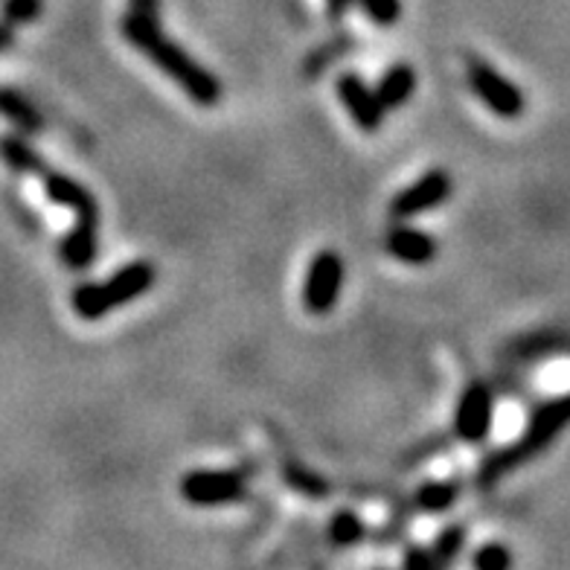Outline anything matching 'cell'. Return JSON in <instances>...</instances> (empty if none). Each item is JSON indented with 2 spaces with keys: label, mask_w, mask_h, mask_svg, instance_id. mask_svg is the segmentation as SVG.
Instances as JSON below:
<instances>
[{
  "label": "cell",
  "mask_w": 570,
  "mask_h": 570,
  "mask_svg": "<svg viewBox=\"0 0 570 570\" xmlns=\"http://www.w3.org/2000/svg\"><path fill=\"white\" fill-rule=\"evenodd\" d=\"M122 36L128 45L149 56L151 65L164 70L198 106L210 108L222 99V85L216 76L204 70L198 61H193V56L184 53L175 41L160 32L158 0H131L128 16L122 18Z\"/></svg>",
  "instance_id": "obj_1"
},
{
  "label": "cell",
  "mask_w": 570,
  "mask_h": 570,
  "mask_svg": "<svg viewBox=\"0 0 570 570\" xmlns=\"http://www.w3.org/2000/svg\"><path fill=\"white\" fill-rule=\"evenodd\" d=\"M570 425V393L564 396H556L544 405H539L527 422L524 434L518 436L515 443H510L507 449L495 451L492 458L483 460L481 472H478V487L489 489L495 487L501 478H507L510 472L521 469L524 463L535 460L548 445L556 443V436L562 434L564 428Z\"/></svg>",
  "instance_id": "obj_2"
},
{
  "label": "cell",
  "mask_w": 570,
  "mask_h": 570,
  "mask_svg": "<svg viewBox=\"0 0 570 570\" xmlns=\"http://www.w3.org/2000/svg\"><path fill=\"white\" fill-rule=\"evenodd\" d=\"M155 277H158L155 265L146 263V259H137V263H128L126 268L117 271L106 283L79 285L70 303H73L76 315L82 317V321H99L111 308L126 306V303L142 297L155 285Z\"/></svg>",
  "instance_id": "obj_3"
},
{
  "label": "cell",
  "mask_w": 570,
  "mask_h": 570,
  "mask_svg": "<svg viewBox=\"0 0 570 570\" xmlns=\"http://www.w3.org/2000/svg\"><path fill=\"white\" fill-rule=\"evenodd\" d=\"M469 88L501 120H518L527 111L524 90L518 88L515 82H510L503 73H498L487 61H469Z\"/></svg>",
  "instance_id": "obj_4"
},
{
  "label": "cell",
  "mask_w": 570,
  "mask_h": 570,
  "mask_svg": "<svg viewBox=\"0 0 570 570\" xmlns=\"http://www.w3.org/2000/svg\"><path fill=\"white\" fill-rule=\"evenodd\" d=\"M245 474L233 469H198L180 478V495L193 507H227L245 498Z\"/></svg>",
  "instance_id": "obj_5"
},
{
  "label": "cell",
  "mask_w": 570,
  "mask_h": 570,
  "mask_svg": "<svg viewBox=\"0 0 570 570\" xmlns=\"http://www.w3.org/2000/svg\"><path fill=\"white\" fill-rule=\"evenodd\" d=\"M341 288H344V259L335 250H321L306 271L303 306L312 315H326L338 303Z\"/></svg>",
  "instance_id": "obj_6"
},
{
  "label": "cell",
  "mask_w": 570,
  "mask_h": 570,
  "mask_svg": "<svg viewBox=\"0 0 570 570\" xmlns=\"http://www.w3.org/2000/svg\"><path fill=\"white\" fill-rule=\"evenodd\" d=\"M495 420V393L483 382L469 384L454 411V431L463 443H483Z\"/></svg>",
  "instance_id": "obj_7"
},
{
  "label": "cell",
  "mask_w": 570,
  "mask_h": 570,
  "mask_svg": "<svg viewBox=\"0 0 570 570\" xmlns=\"http://www.w3.org/2000/svg\"><path fill=\"white\" fill-rule=\"evenodd\" d=\"M451 196V175L445 169H431L422 175L420 180H413L411 187H405L391 202V216L405 222V218L420 216V213L434 210L445 198Z\"/></svg>",
  "instance_id": "obj_8"
},
{
  "label": "cell",
  "mask_w": 570,
  "mask_h": 570,
  "mask_svg": "<svg viewBox=\"0 0 570 570\" xmlns=\"http://www.w3.org/2000/svg\"><path fill=\"white\" fill-rule=\"evenodd\" d=\"M338 97L344 102V108L350 111L355 122H358L361 131H367V135H375L379 128H382V117L384 108L379 106V99H375V90H370L367 85L361 82L355 73H344L338 79Z\"/></svg>",
  "instance_id": "obj_9"
},
{
  "label": "cell",
  "mask_w": 570,
  "mask_h": 570,
  "mask_svg": "<svg viewBox=\"0 0 570 570\" xmlns=\"http://www.w3.org/2000/svg\"><path fill=\"white\" fill-rule=\"evenodd\" d=\"M38 178H41V184H45L47 202L59 204V207H68V210L76 213V218H99L97 198L90 196L79 180L56 173V169H50V166H47L45 173L38 175Z\"/></svg>",
  "instance_id": "obj_10"
},
{
  "label": "cell",
  "mask_w": 570,
  "mask_h": 570,
  "mask_svg": "<svg viewBox=\"0 0 570 570\" xmlns=\"http://www.w3.org/2000/svg\"><path fill=\"white\" fill-rule=\"evenodd\" d=\"M99 250V218H76V225L61 239L59 256L70 271H85L97 259Z\"/></svg>",
  "instance_id": "obj_11"
},
{
  "label": "cell",
  "mask_w": 570,
  "mask_h": 570,
  "mask_svg": "<svg viewBox=\"0 0 570 570\" xmlns=\"http://www.w3.org/2000/svg\"><path fill=\"white\" fill-rule=\"evenodd\" d=\"M384 248L393 259L407 265H425L431 263L436 256V242L431 233L416 230V227H405L396 225L391 233H387V239H384Z\"/></svg>",
  "instance_id": "obj_12"
},
{
  "label": "cell",
  "mask_w": 570,
  "mask_h": 570,
  "mask_svg": "<svg viewBox=\"0 0 570 570\" xmlns=\"http://www.w3.org/2000/svg\"><path fill=\"white\" fill-rule=\"evenodd\" d=\"M413 90H416V73H413L411 65H393L375 88V99L384 111H391V108L405 106L413 97Z\"/></svg>",
  "instance_id": "obj_13"
},
{
  "label": "cell",
  "mask_w": 570,
  "mask_h": 570,
  "mask_svg": "<svg viewBox=\"0 0 570 570\" xmlns=\"http://www.w3.org/2000/svg\"><path fill=\"white\" fill-rule=\"evenodd\" d=\"M0 117L12 122L21 135H38L45 128V117L38 114V108L12 88H0Z\"/></svg>",
  "instance_id": "obj_14"
},
{
  "label": "cell",
  "mask_w": 570,
  "mask_h": 570,
  "mask_svg": "<svg viewBox=\"0 0 570 570\" xmlns=\"http://www.w3.org/2000/svg\"><path fill=\"white\" fill-rule=\"evenodd\" d=\"M512 358L521 361H535L544 358V355H570V332H535V335H527L518 344H512L510 350Z\"/></svg>",
  "instance_id": "obj_15"
},
{
  "label": "cell",
  "mask_w": 570,
  "mask_h": 570,
  "mask_svg": "<svg viewBox=\"0 0 570 570\" xmlns=\"http://www.w3.org/2000/svg\"><path fill=\"white\" fill-rule=\"evenodd\" d=\"M0 160L9 166V169H16L21 175H41L47 169V164L41 160L36 149H32L27 137L21 135H3L0 137Z\"/></svg>",
  "instance_id": "obj_16"
},
{
  "label": "cell",
  "mask_w": 570,
  "mask_h": 570,
  "mask_svg": "<svg viewBox=\"0 0 570 570\" xmlns=\"http://www.w3.org/2000/svg\"><path fill=\"white\" fill-rule=\"evenodd\" d=\"M283 478L288 487L297 489V492H303V495L308 498H323L326 492H330V483L323 481L321 474L308 472L306 465H301L297 460H288V463H285Z\"/></svg>",
  "instance_id": "obj_17"
},
{
  "label": "cell",
  "mask_w": 570,
  "mask_h": 570,
  "mask_svg": "<svg viewBox=\"0 0 570 570\" xmlns=\"http://www.w3.org/2000/svg\"><path fill=\"white\" fill-rule=\"evenodd\" d=\"M458 495H460L458 483H445V481L425 483V487L416 492V507L425 512H445L449 507H454Z\"/></svg>",
  "instance_id": "obj_18"
},
{
  "label": "cell",
  "mask_w": 570,
  "mask_h": 570,
  "mask_svg": "<svg viewBox=\"0 0 570 570\" xmlns=\"http://www.w3.org/2000/svg\"><path fill=\"white\" fill-rule=\"evenodd\" d=\"M330 539L332 544H338V548H353L364 539V524H361V518L355 512H338V515L332 518L330 524Z\"/></svg>",
  "instance_id": "obj_19"
},
{
  "label": "cell",
  "mask_w": 570,
  "mask_h": 570,
  "mask_svg": "<svg viewBox=\"0 0 570 570\" xmlns=\"http://www.w3.org/2000/svg\"><path fill=\"white\" fill-rule=\"evenodd\" d=\"M41 12H45V0H0V21H7L9 27L38 21Z\"/></svg>",
  "instance_id": "obj_20"
},
{
  "label": "cell",
  "mask_w": 570,
  "mask_h": 570,
  "mask_svg": "<svg viewBox=\"0 0 570 570\" xmlns=\"http://www.w3.org/2000/svg\"><path fill=\"white\" fill-rule=\"evenodd\" d=\"M465 548V530L463 527H445V533L436 535L434 541V559L436 564L443 568V564H451L460 556V550Z\"/></svg>",
  "instance_id": "obj_21"
},
{
  "label": "cell",
  "mask_w": 570,
  "mask_h": 570,
  "mask_svg": "<svg viewBox=\"0 0 570 570\" xmlns=\"http://www.w3.org/2000/svg\"><path fill=\"white\" fill-rule=\"evenodd\" d=\"M472 564L478 570H507L512 564V553L498 541H489L472 556Z\"/></svg>",
  "instance_id": "obj_22"
},
{
  "label": "cell",
  "mask_w": 570,
  "mask_h": 570,
  "mask_svg": "<svg viewBox=\"0 0 570 570\" xmlns=\"http://www.w3.org/2000/svg\"><path fill=\"white\" fill-rule=\"evenodd\" d=\"M361 7L370 21L382 23V27H391L402 16V0H361Z\"/></svg>",
  "instance_id": "obj_23"
},
{
  "label": "cell",
  "mask_w": 570,
  "mask_h": 570,
  "mask_svg": "<svg viewBox=\"0 0 570 570\" xmlns=\"http://www.w3.org/2000/svg\"><path fill=\"white\" fill-rule=\"evenodd\" d=\"M405 568L411 570H434L440 568L434 559V550L431 548H411L405 553Z\"/></svg>",
  "instance_id": "obj_24"
},
{
  "label": "cell",
  "mask_w": 570,
  "mask_h": 570,
  "mask_svg": "<svg viewBox=\"0 0 570 570\" xmlns=\"http://www.w3.org/2000/svg\"><path fill=\"white\" fill-rule=\"evenodd\" d=\"M12 45H16V27H9L7 21H0V53L9 50Z\"/></svg>",
  "instance_id": "obj_25"
},
{
  "label": "cell",
  "mask_w": 570,
  "mask_h": 570,
  "mask_svg": "<svg viewBox=\"0 0 570 570\" xmlns=\"http://www.w3.org/2000/svg\"><path fill=\"white\" fill-rule=\"evenodd\" d=\"M350 3H353V0H326L330 18H335V21H338V18L346 12V7H350Z\"/></svg>",
  "instance_id": "obj_26"
}]
</instances>
